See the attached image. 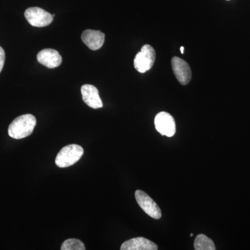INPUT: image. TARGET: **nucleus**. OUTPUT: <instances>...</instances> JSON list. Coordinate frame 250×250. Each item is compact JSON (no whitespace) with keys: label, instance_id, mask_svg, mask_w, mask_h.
<instances>
[{"label":"nucleus","instance_id":"1","mask_svg":"<svg viewBox=\"0 0 250 250\" xmlns=\"http://www.w3.org/2000/svg\"><path fill=\"white\" fill-rule=\"evenodd\" d=\"M36 125L35 116L31 114L22 115L16 118L10 124L8 133L13 139H24L32 134Z\"/></svg>","mask_w":250,"mask_h":250},{"label":"nucleus","instance_id":"2","mask_svg":"<svg viewBox=\"0 0 250 250\" xmlns=\"http://www.w3.org/2000/svg\"><path fill=\"white\" fill-rule=\"evenodd\" d=\"M83 154L82 146L76 144L68 145L61 149L55 159L56 165L61 168L70 167L80 161Z\"/></svg>","mask_w":250,"mask_h":250},{"label":"nucleus","instance_id":"3","mask_svg":"<svg viewBox=\"0 0 250 250\" xmlns=\"http://www.w3.org/2000/svg\"><path fill=\"white\" fill-rule=\"evenodd\" d=\"M156 60V52L152 46L143 45L134 59V67L138 72L145 73L152 68Z\"/></svg>","mask_w":250,"mask_h":250},{"label":"nucleus","instance_id":"4","mask_svg":"<svg viewBox=\"0 0 250 250\" xmlns=\"http://www.w3.org/2000/svg\"><path fill=\"white\" fill-rule=\"evenodd\" d=\"M24 16L33 27H43L53 21L54 17L47 11L39 7H31L26 10Z\"/></svg>","mask_w":250,"mask_h":250},{"label":"nucleus","instance_id":"5","mask_svg":"<svg viewBox=\"0 0 250 250\" xmlns=\"http://www.w3.org/2000/svg\"><path fill=\"white\" fill-rule=\"evenodd\" d=\"M135 197L141 208L151 218L159 220L162 216L159 206L149 195L143 190L135 192Z\"/></svg>","mask_w":250,"mask_h":250},{"label":"nucleus","instance_id":"6","mask_svg":"<svg viewBox=\"0 0 250 250\" xmlns=\"http://www.w3.org/2000/svg\"><path fill=\"white\" fill-rule=\"evenodd\" d=\"M154 125L158 132L163 136L172 137L175 134V121L173 117L167 112H160L156 115Z\"/></svg>","mask_w":250,"mask_h":250},{"label":"nucleus","instance_id":"7","mask_svg":"<svg viewBox=\"0 0 250 250\" xmlns=\"http://www.w3.org/2000/svg\"><path fill=\"white\" fill-rule=\"evenodd\" d=\"M172 67L176 78L182 85H187L191 80V70L183 59L174 57L172 59Z\"/></svg>","mask_w":250,"mask_h":250},{"label":"nucleus","instance_id":"8","mask_svg":"<svg viewBox=\"0 0 250 250\" xmlns=\"http://www.w3.org/2000/svg\"><path fill=\"white\" fill-rule=\"evenodd\" d=\"M81 93L83 102L89 107L95 109L103 107V103L96 87L90 84L83 85L81 88Z\"/></svg>","mask_w":250,"mask_h":250},{"label":"nucleus","instance_id":"9","mask_svg":"<svg viewBox=\"0 0 250 250\" xmlns=\"http://www.w3.org/2000/svg\"><path fill=\"white\" fill-rule=\"evenodd\" d=\"M38 62L48 68H55L62 64V57L55 49H45L37 55Z\"/></svg>","mask_w":250,"mask_h":250},{"label":"nucleus","instance_id":"10","mask_svg":"<svg viewBox=\"0 0 250 250\" xmlns=\"http://www.w3.org/2000/svg\"><path fill=\"white\" fill-rule=\"evenodd\" d=\"M82 39L90 49L98 50L104 45L105 34L100 31L86 29L82 34Z\"/></svg>","mask_w":250,"mask_h":250},{"label":"nucleus","instance_id":"11","mask_svg":"<svg viewBox=\"0 0 250 250\" xmlns=\"http://www.w3.org/2000/svg\"><path fill=\"white\" fill-rule=\"evenodd\" d=\"M121 250H157L155 243L143 237L131 238L124 242L121 246Z\"/></svg>","mask_w":250,"mask_h":250},{"label":"nucleus","instance_id":"12","mask_svg":"<svg viewBox=\"0 0 250 250\" xmlns=\"http://www.w3.org/2000/svg\"><path fill=\"white\" fill-rule=\"evenodd\" d=\"M194 248L196 250H215L214 243L205 234H199L194 242Z\"/></svg>","mask_w":250,"mask_h":250},{"label":"nucleus","instance_id":"13","mask_svg":"<svg viewBox=\"0 0 250 250\" xmlns=\"http://www.w3.org/2000/svg\"><path fill=\"white\" fill-rule=\"evenodd\" d=\"M62 250H85V248L83 242L77 238H70L62 243Z\"/></svg>","mask_w":250,"mask_h":250},{"label":"nucleus","instance_id":"14","mask_svg":"<svg viewBox=\"0 0 250 250\" xmlns=\"http://www.w3.org/2000/svg\"><path fill=\"white\" fill-rule=\"evenodd\" d=\"M5 62V52L2 47H0V72L2 70Z\"/></svg>","mask_w":250,"mask_h":250},{"label":"nucleus","instance_id":"15","mask_svg":"<svg viewBox=\"0 0 250 250\" xmlns=\"http://www.w3.org/2000/svg\"><path fill=\"white\" fill-rule=\"evenodd\" d=\"M181 52H182V54L184 53V47H181Z\"/></svg>","mask_w":250,"mask_h":250}]
</instances>
